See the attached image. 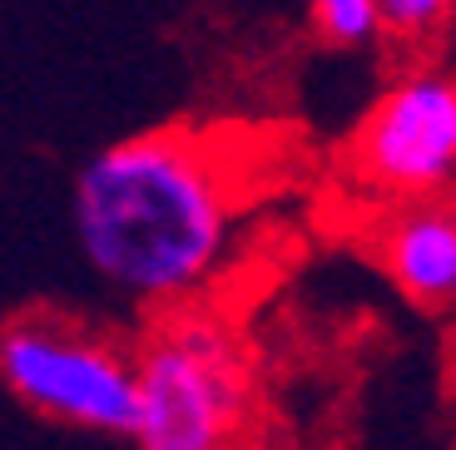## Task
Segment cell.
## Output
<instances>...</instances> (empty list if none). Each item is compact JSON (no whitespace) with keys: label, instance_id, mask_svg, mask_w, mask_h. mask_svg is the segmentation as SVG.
I'll use <instances>...</instances> for the list:
<instances>
[{"label":"cell","instance_id":"2","mask_svg":"<svg viewBox=\"0 0 456 450\" xmlns=\"http://www.w3.org/2000/svg\"><path fill=\"white\" fill-rule=\"evenodd\" d=\"M253 406L239 326L204 302L159 312L134 347V450H233Z\"/></svg>","mask_w":456,"mask_h":450},{"label":"cell","instance_id":"8","mask_svg":"<svg viewBox=\"0 0 456 450\" xmlns=\"http://www.w3.org/2000/svg\"><path fill=\"white\" fill-rule=\"evenodd\" d=\"M452 203H456V198H452Z\"/></svg>","mask_w":456,"mask_h":450},{"label":"cell","instance_id":"5","mask_svg":"<svg viewBox=\"0 0 456 450\" xmlns=\"http://www.w3.org/2000/svg\"><path fill=\"white\" fill-rule=\"evenodd\" d=\"M377 262L387 282L422 312L456 307V203L407 198L397 203L377 233Z\"/></svg>","mask_w":456,"mask_h":450},{"label":"cell","instance_id":"4","mask_svg":"<svg viewBox=\"0 0 456 450\" xmlns=\"http://www.w3.org/2000/svg\"><path fill=\"white\" fill-rule=\"evenodd\" d=\"M357 183L392 203L456 189V75L411 69L372 100L347 144Z\"/></svg>","mask_w":456,"mask_h":450},{"label":"cell","instance_id":"6","mask_svg":"<svg viewBox=\"0 0 456 450\" xmlns=\"http://www.w3.org/2000/svg\"><path fill=\"white\" fill-rule=\"evenodd\" d=\"M303 5H308V25L318 30V40L332 50H367L382 40L377 0H303Z\"/></svg>","mask_w":456,"mask_h":450},{"label":"cell","instance_id":"7","mask_svg":"<svg viewBox=\"0 0 456 450\" xmlns=\"http://www.w3.org/2000/svg\"><path fill=\"white\" fill-rule=\"evenodd\" d=\"M382 11V35H397V40H427L452 20L456 0H377Z\"/></svg>","mask_w":456,"mask_h":450},{"label":"cell","instance_id":"1","mask_svg":"<svg viewBox=\"0 0 456 450\" xmlns=\"http://www.w3.org/2000/svg\"><path fill=\"white\" fill-rule=\"evenodd\" d=\"M239 223L224 158L183 129L114 139L85 158L69 189L85 268L144 312L204 302L239 253Z\"/></svg>","mask_w":456,"mask_h":450},{"label":"cell","instance_id":"3","mask_svg":"<svg viewBox=\"0 0 456 450\" xmlns=\"http://www.w3.org/2000/svg\"><path fill=\"white\" fill-rule=\"evenodd\" d=\"M0 386L55 426L129 436L134 351L85 317L35 307L0 326Z\"/></svg>","mask_w":456,"mask_h":450}]
</instances>
